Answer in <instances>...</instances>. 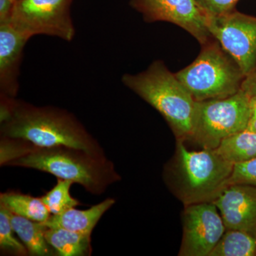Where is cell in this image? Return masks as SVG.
<instances>
[{
	"label": "cell",
	"instance_id": "1",
	"mask_svg": "<svg viewBox=\"0 0 256 256\" xmlns=\"http://www.w3.org/2000/svg\"><path fill=\"white\" fill-rule=\"evenodd\" d=\"M0 136L23 139L38 148L66 146L106 156L98 142L72 112L2 95H0Z\"/></svg>",
	"mask_w": 256,
	"mask_h": 256
},
{
	"label": "cell",
	"instance_id": "2",
	"mask_svg": "<svg viewBox=\"0 0 256 256\" xmlns=\"http://www.w3.org/2000/svg\"><path fill=\"white\" fill-rule=\"evenodd\" d=\"M6 166L28 168L69 180L92 194H104L121 178L114 164L106 156L66 146L38 148Z\"/></svg>",
	"mask_w": 256,
	"mask_h": 256
},
{
	"label": "cell",
	"instance_id": "3",
	"mask_svg": "<svg viewBox=\"0 0 256 256\" xmlns=\"http://www.w3.org/2000/svg\"><path fill=\"white\" fill-rule=\"evenodd\" d=\"M122 82L162 116L178 140L191 139L197 101L164 62L156 60L144 72L124 74Z\"/></svg>",
	"mask_w": 256,
	"mask_h": 256
},
{
	"label": "cell",
	"instance_id": "4",
	"mask_svg": "<svg viewBox=\"0 0 256 256\" xmlns=\"http://www.w3.org/2000/svg\"><path fill=\"white\" fill-rule=\"evenodd\" d=\"M197 102L234 95L242 89L246 76L215 38L202 44L196 60L175 74Z\"/></svg>",
	"mask_w": 256,
	"mask_h": 256
},
{
	"label": "cell",
	"instance_id": "5",
	"mask_svg": "<svg viewBox=\"0 0 256 256\" xmlns=\"http://www.w3.org/2000/svg\"><path fill=\"white\" fill-rule=\"evenodd\" d=\"M180 198L186 205L212 202L228 185L234 164L216 149L190 151L178 140Z\"/></svg>",
	"mask_w": 256,
	"mask_h": 256
},
{
	"label": "cell",
	"instance_id": "6",
	"mask_svg": "<svg viewBox=\"0 0 256 256\" xmlns=\"http://www.w3.org/2000/svg\"><path fill=\"white\" fill-rule=\"evenodd\" d=\"M250 100L240 89L226 98L197 102L191 140L203 149H216L226 138L246 129Z\"/></svg>",
	"mask_w": 256,
	"mask_h": 256
},
{
	"label": "cell",
	"instance_id": "7",
	"mask_svg": "<svg viewBox=\"0 0 256 256\" xmlns=\"http://www.w3.org/2000/svg\"><path fill=\"white\" fill-rule=\"evenodd\" d=\"M73 0H20L9 22L28 37H57L70 42L75 36L70 6Z\"/></svg>",
	"mask_w": 256,
	"mask_h": 256
},
{
	"label": "cell",
	"instance_id": "8",
	"mask_svg": "<svg viewBox=\"0 0 256 256\" xmlns=\"http://www.w3.org/2000/svg\"><path fill=\"white\" fill-rule=\"evenodd\" d=\"M210 35L242 69L246 77L256 70V18L232 10L208 15Z\"/></svg>",
	"mask_w": 256,
	"mask_h": 256
},
{
	"label": "cell",
	"instance_id": "9",
	"mask_svg": "<svg viewBox=\"0 0 256 256\" xmlns=\"http://www.w3.org/2000/svg\"><path fill=\"white\" fill-rule=\"evenodd\" d=\"M130 4L146 22L174 24L202 45L213 38L208 28V15L196 0H130Z\"/></svg>",
	"mask_w": 256,
	"mask_h": 256
},
{
	"label": "cell",
	"instance_id": "10",
	"mask_svg": "<svg viewBox=\"0 0 256 256\" xmlns=\"http://www.w3.org/2000/svg\"><path fill=\"white\" fill-rule=\"evenodd\" d=\"M226 230L213 202L186 205L184 213L182 256H210Z\"/></svg>",
	"mask_w": 256,
	"mask_h": 256
},
{
	"label": "cell",
	"instance_id": "11",
	"mask_svg": "<svg viewBox=\"0 0 256 256\" xmlns=\"http://www.w3.org/2000/svg\"><path fill=\"white\" fill-rule=\"evenodd\" d=\"M212 202L220 210L226 229L244 230L256 237V186L229 184Z\"/></svg>",
	"mask_w": 256,
	"mask_h": 256
},
{
	"label": "cell",
	"instance_id": "12",
	"mask_svg": "<svg viewBox=\"0 0 256 256\" xmlns=\"http://www.w3.org/2000/svg\"><path fill=\"white\" fill-rule=\"evenodd\" d=\"M30 38L11 24H0V95L18 96L23 50Z\"/></svg>",
	"mask_w": 256,
	"mask_h": 256
},
{
	"label": "cell",
	"instance_id": "13",
	"mask_svg": "<svg viewBox=\"0 0 256 256\" xmlns=\"http://www.w3.org/2000/svg\"><path fill=\"white\" fill-rule=\"evenodd\" d=\"M114 204L116 200L114 198H108L88 210H78L72 208L58 214H50L48 220L43 224L46 228L66 229L92 236V230L102 216Z\"/></svg>",
	"mask_w": 256,
	"mask_h": 256
},
{
	"label": "cell",
	"instance_id": "14",
	"mask_svg": "<svg viewBox=\"0 0 256 256\" xmlns=\"http://www.w3.org/2000/svg\"><path fill=\"white\" fill-rule=\"evenodd\" d=\"M10 220L15 234L26 248L30 255L50 256L56 254L45 238L47 228L44 224L14 214L11 212Z\"/></svg>",
	"mask_w": 256,
	"mask_h": 256
},
{
	"label": "cell",
	"instance_id": "15",
	"mask_svg": "<svg viewBox=\"0 0 256 256\" xmlns=\"http://www.w3.org/2000/svg\"><path fill=\"white\" fill-rule=\"evenodd\" d=\"M46 242L60 256H85L92 254V236L64 228H47Z\"/></svg>",
	"mask_w": 256,
	"mask_h": 256
},
{
	"label": "cell",
	"instance_id": "16",
	"mask_svg": "<svg viewBox=\"0 0 256 256\" xmlns=\"http://www.w3.org/2000/svg\"><path fill=\"white\" fill-rule=\"evenodd\" d=\"M0 203L14 214L34 222L44 223L50 215L41 197L24 194L20 192L0 194Z\"/></svg>",
	"mask_w": 256,
	"mask_h": 256
},
{
	"label": "cell",
	"instance_id": "17",
	"mask_svg": "<svg viewBox=\"0 0 256 256\" xmlns=\"http://www.w3.org/2000/svg\"><path fill=\"white\" fill-rule=\"evenodd\" d=\"M216 150L234 165L256 159V132L245 129L226 138Z\"/></svg>",
	"mask_w": 256,
	"mask_h": 256
},
{
	"label": "cell",
	"instance_id": "18",
	"mask_svg": "<svg viewBox=\"0 0 256 256\" xmlns=\"http://www.w3.org/2000/svg\"><path fill=\"white\" fill-rule=\"evenodd\" d=\"M256 254V237L244 230L226 229L210 256H252Z\"/></svg>",
	"mask_w": 256,
	"mask_h": 256
},
{
	"label": "cell",
	"instance_id": "19",
	"mask_svg": "<svg viewBox=\"0 0 256 256\" xmlns=\"http://www.w3.org/2000/svg\"><path fill=\"white\" fill-rule=\"evenodd\" d=\"M74 184L69 180L58 178L56 184L41 196L42 202L50 214H58L82 204L78 200L70 195V188Z\"/></svg>",
	"mask_w": 256,
	"mask_h": 256
},
{
	"label": "cell",
	"instance_id": "20",
	"mask_svg": "<svg viewBox=\"0 0 256 256\" xmlns=\"http://www.w3.org/2000/svg\"><path fill=\"white\" fill-rule=\"evenodd\" d=\"M14 233L10 220V210L0 203V249L2 252L21 256L30 255L22 242L15 238Z\"/></svg>",
	"mask_w": 256,
	"mask_h": 256
},
{
	"label": "cell",
	"instance_id": "21",
	"mask_svg": "<svg viewBox=\"0 0 256 256\" xmlns=\"http://www.w3.org/2000/svg\"><path fill=\"white\" fill-rule=\"evenodd\" d=\"M36 146L32 142L20 138L1 137L0 140V164L8 163L32 152Z\"/></svg>",
	"mask_w": 256,
	"mask_h": 256
},
{
	"label": "cell",
	"instance_id": "22",
	"mask_svg": "<svg viewBox=\"0 0 256 256\" xmlns=\"http://www.w3.org/2000/svg\"><path fill=\"white\" fill-rule=\"evenodd\" d=\"M247 184L256 186V159L234 165L228 185Z\"/></svg>",
	"mask_w": 256,
	"mask_h": 256
},
{
	"label": "cell",
	"instance_id": "23",
	"mask_svg": "<svg viewBox=\"0 0 256 256\" xmlns=\"http://www.w3.org/2000/svg\"><path fill=\"white\" fill-rule=\"evenodd\" d=\"M208 15L216 16L234 10L238 0H196Z\"/></svg>",
	"mask_w": 256,
	"mask_h": 256
},
{
	"label": "cell",
	"instance_id": "24",
	"mask_svg": "<svg viewBox=\"0 0 256 256\" xmlns=\"http://www.w3.org/2000/svg\"><path fill=\"white\" fill-rule=\"evenodd\" d=\"M18 0H0V24L9 22Z\"/></svg>",
	"mask_w": 256,
	"mask_h": 256
},
{
	"label": "cell",
	"instance_id": "25",
	"mask_svg": "<svg viewBox=\"0 0 256 256\" xmlns=\"http://www.w3.org/2000/svg\"><path fill=\"white\" fill-rule=\"evenodd\" d=\"M242 90L250 98H256V70L244 79Z\"/></svg>",
	"mask_w": 256,
	"mask_h": 256
},
{
	"label": "cell",
	"instance_id": "26",
	"mask_svg": "<svg viewBox=\"0 0 256 256\" xmlns=\"http://www.w3.org/2000/svg\"><path fill=\"white\" fill-rule=\"evenodd\" d=\"M250 114L247 130L256 132V98H250Z\"/></svg>",
	"mask_w": 256,
	"mask_h": 256
},
{
	"label": "cell",
	"instance_id": "27",
	"mask_svg": "<svg viewBox=\"0 0 256 256\" xmlns=\"http://www.w3.org/2000/svg\"><path fill=\"white\" fill-rule=\"evenodd\" d=\"M18 1H20V0H18Z\"/></svg>",
	"mask_w": 256,
	"mask_h": 256
}]
</instances>
